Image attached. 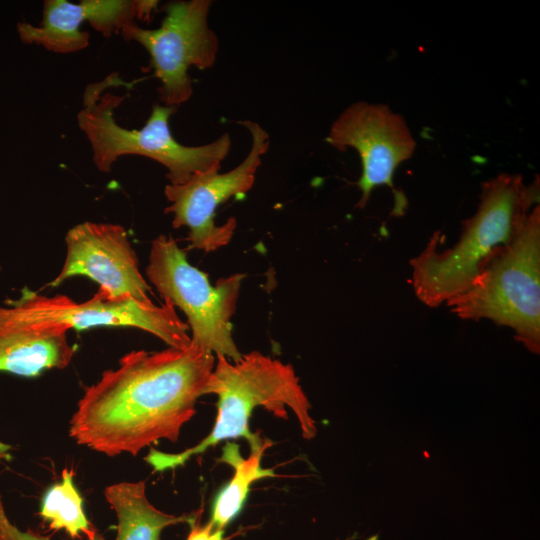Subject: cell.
Wrapping results in <instances>:
<instances>
[{"label":"cell","mask_w":540,"mask_h":540,"mask_svg":"<svg viewBox=\"0 0 540 540\" xmlns=\"http://www.w3.org/2000/svg\"><path fill=\"white\" fill-rule=\"evenodd\" d=\"M215 362L212 353L191 345L127 353L86 388L70 436L108 456L137 455L161 439L177 441L205 395Z\"/></svg>","instance_id":"1"},{"label":"cell","mask_w":540,"mask_h":540,"mask_svg":"<svg viewBox=\"0 0 540 540\" xmlns=\"http://www.w3.org/2000/svg\"><path fill=\"white\" fill-rule=\"evenodd\" d=\"M539 201V179L526 185L519 174L501 173L482 183L475 214L463 222L456 244L440 253L436 231L410 260L417 298L437 307L470 289L490 261L508 245Z\"/></svg>","instance_id":"2"},{"label":"cell","mask_w":540,"mask_h":540,"mask_svg":"<svg viewBox=\"0 0 540 540\" xmlns=\"http://www.w3.org/2000/svg\"><path fill=\"white\" fill-rule=\"evenodd\" d=\"M206 385V394L218 397L217 417L211 432L197 445L180 453H164L150 449L145 460L154 471L162 472L183 465L219 442L243 438L251 451L267 449L271 441L251 432L249 419L257 407L286 419L287 408L297 417L302 436L312 439L317 434L316 421L310 415L311 404L299 378L290 364L252 351L238 361L217 356Z\"/></svg>","instance_id":"3"},{"label":"cell","mask_w":540,"mask_h":540,"mask_svg":"<svg viewBox=\"0 0 540 540\" xmlns=\"http://www.w3.org/2000/svg\"><path fill=\"white\" fill-rule=\"evenodd\" d=\"M118 82H121L118 76L110 75L100 83L87 86L83 107L76 117L90 143L92 161L100 172H110L116 160L126 155L147 157L163 165L169 184L173 185L183 184L200 173L220 170L231 147L228 133L205 145H182L169 128V119L177 107L165 105H155L141 129L124 128L115 121L114 111L125 97L101 93Z\"/></svg>","instance_id":"4"},{"label":"cell","mask_w":540,"mask_h":540,"mask_svg":"<svg viewBox=\"0 0 540 540\" xmlns=\"http://www.w3.org/2000/svg\"><path fill=\"white\" fill-rule=\"evenodd\" d=\"M463 320L490 319L515 332L528 350L540 349V207L535 205L513 240L474 285L446 302Z\"/></svg>","instance_id":"5"},{"label":"cell","mask_w":540,"mask_h":540,"mask_svg":"<svg viewBox=\"0 0 540 540\" xmlns=\"http://www.w3.org/2000/svg\"><path fill=\"white\" fill-rule=\"evenodd\" d=\"M146 277L159 295L187 318L191 346L235 362L242 354L233 336L231 319L244 275L220 278L215 285L189 263L171 236L152 241Z\"/></svg>","instance_id":"6"},{"label":"cell","mask_w":540,"mask_h":540,"mask_svg":"<svg viewBox=\"0 0 540 540\" xmlns=\"http://www.w3.org/2000/svg\"><path fill=\"white\" fill-rule=\"evenodd\" d=\"M211 5L209 0L171 2L165 6L159 28L144 29L133 23L121 31L124 39L139 43L149 53L165 106L177 107L190 99V67L207 69L215 63L219 43L208 24Z\"/></svg>","instance_id":"7"},{"label":"cell","mask_w":540,"mask_h":540,"mask_svg":"<svg viewBox=\"0 0 540 540\" xmlns=\"http://www.w3.org/2000/svg\"><path fill=\"white\" fill-rule=\"evenodd\" d=\"M4 305L15 315L35 323L56 324L83 330L99 326L132 327L161 339L169 347L185 349L191 345L189 327L168 303L156 305L133 297L110 298L98 290L93 297L78 303L68 296H46L27 287L16 299Z\"/></svg>","instance_id":"8"},{"label":"cell","mask_w":540,"mask_h":540,"mask_svg":"<svg viewBox=\"0 0 540 540\" xmlns=\"http://www.w3.org/2000/svg\"><path fill=\"white\" fill-rule=\"evenodd\" d=\"M241 124L251 135V148L238 166L225 173L211 170L183 184L165 186L169 203L165 213L173 216L174 228L188 229L189 248L212 252L227 245L234 234L236 220L230 218L217 225L216 210L230 198L243 196L252 188L270 145L269 134L258 123L247 120Z\"/></svg>","instance_id":"9"},{"label":"cell","mask_w":540,"mask_h":540,"mask_svg":"<svg viewBox=\"0 0 540 540\" xmlns=\"http://www.w3.org/2000/svg\"><path fill=\"white\" fill-rule=\"evenodd\" d=\"M326 142L338 151L355 149L361 160L358 181L361 197L357 207L364 208L375 187L386 185L396 193L393 175L396 168L410 159L415 139L402 115L387 105L357 101L348 106L333 122Z\"/></svg>","instance_id":"10"},{"label":"cell","mask_w":540,"mask_h":540,"mask_svg":"<svg viewBox=\"0 0 540 540\" xmlns=\"http://www.w3.org/2000/svg\"><path fill=\"white\" fill-rule=\"evenodd\" d=\"M66 255L60 273L47 286L58 287L76 276L87 277L110 298L133 297L152 302L151 288L142 275L125 228L86 221L66 234Z\"/></svg>","instance_id":"11"},{"label":"cell","mask_w":540,"mask_h":540,"mask_svg":"<svg viewBox=\"0 0 540 540\" xmlns=\"http://www.w3.org/2000/svg\"><path fill=\"white\" fill-rule=\"evenodd\" d=\"M158 2L153 0H46L39 26L21 21L17 24L20 40L42 46L55 53H73L89 45V32L81 24L89 22L96 31L109 37L135 23L149 20Z\"/></svg>","instance_id":"12"},{"label":"cell","mask_w":540,"mask_h":540,"mask_svg":"<svg viewBox=\"0 0 540 540\" xmlns=\"http://www.w3.org/2000/svg\"><path fill=\"white\" fill-rule=\"evenodd\" d=\"M68 331L60 325L25 320L0 305V372L34 377L47 369L67 367L75 353Z\"/></svg>","instance_id":"13"},{"label":"cell","mask_w":540,"mask_h":540,"mask_svg":"<svg viewBox=\"0 0 540 540\" xmlns=\"http://www.w3.org/2000/svg\"><path fill=\"white\" fill-rule=\"evenodd\" d=\"M145 489V481L106 487L105 498L118 519L115 540H161L166 527L193 520L191 515L175 516L160 511L149 502Z\"/></svg>","instance_id":"14"},{"label":"cell","mask_w":540,"mask_h":540,"mask_svg":"<svg viewBox=\"0 0 540 540\" xmlns=\"http://www.w3.org/2000/svg\"><path fill=\"white\" fill-rule=\"evenodd\" d=\"M266 449L251 451L247 458L236 443L227 442L218 461L230 465L234 474L214 500L209 522L218 529L225 527L240 513L250 486L260 479L275 477L273 469L264 468L261 459Z\"/></svg>","instance_id":"15"},{"label":"cell","mask_w":540,"mask_h":540,"mask_svg":"<svg viewBox=\"0 0 540 540\" xmlns=\"http://www.w3.org/2000/svg\"><path fill=\"white\" fill-rule=\"evenodd\" d=\"M84 499L73 481V472L64 469L61 481L44 494L40 516L50 529L64 530L72 538L94 539L99 533L89 522L83 508Z\"/></svg>","instance_id":"16"},{"label":"cell","mask_w":540,"mask_h":540,"mask_svg":"<svg viewBox=\"0 0 540 540\" xmlns=\"http://www.w3.org/2000/svg\"><path fill=\"white\" fill-rule=\"evenodd\" d=\"M0 540H49L44 536L38 535L31 531H22L17 528L9 520L4 504L2 501V496L0 494ZM87 540H104L101 534H98L94 539Z\"/></svg>","instance_id":"17"},{"label":"cell","mask_w":540,"mask_h":540,"mask_svg":"<svg viewBox=\"0 0 540 540\" xmlns=\"http://www.w3.org/2000/svg\"><path fill=\"white\" fill-rule=\"evenodd\" d=\"M191 528L186 540H230L223 529L214 527L210 522L201 525L194 517L189 523Z\"/></svg>","instance_id":"18"},{"label":"cell","mask_w":540,"mask_h":540,"mask_svg":"<svg viewBox=\"0 0 540 540\" xmlns=\"http://www.w3.org/2000/svg\"><path fill=\"white\" fill-rule=\"evenodd\" d=\"M10 446L0 442V463L5 460H10Z\"/></svg>","instance_id":"19"},{"label":"cell","mask_w":540,"mask_h":540,"mask_svg":"<svg viewBox=\"0 0 540 540\" xmlns=\"http://www.w3.org/2000/svg\"><path fill=\"white\" fill-rule=\"evenodd\" d=\"M366 540H377V538L374 536V537L368 538Z\"/></svg>","instance_id":"20"}]
</instances>
